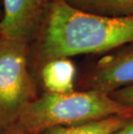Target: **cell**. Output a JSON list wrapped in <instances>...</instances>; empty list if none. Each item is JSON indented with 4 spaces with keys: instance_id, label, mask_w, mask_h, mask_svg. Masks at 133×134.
<instances>
[{
    "instance_id": "10",
    "label": "cell",
    "mask_w": 133,
    "mask_h": 134,
    "mask_svg": "<svg viewBox=\"0 0 133 134\" xmlns=\"http://www.w3.org/2000/svg\"><path fill=\"white\" fill-rule=\"evenodd\" d=\"M111 134H133V116L122 126Z\"/></svg>"
},
{
    "instance_id": "2",
    "label": "cell",
    "mask_w": 133,
    "mask_h": 134,
    "mask_svg": "<svg viewBox=\"0 0 133 134\" xmlns=\"http://www.w3.org/2000/svg\"><path fill=\"white\" fill-rule=\"evenodd\" d=\"M133 114V108L94 90L67 93L45 92L24 108L8 134H38L55 126L88 123L114 115Z\"/></svg>"
},
{
    "instance_id": "12",
    "label": "cell",
    "mask_w": 133,
    "mask_h": 134,
    "mask_svg": "<svg viewBox=\"0 0 133 134\" xmlns=\"http://www.w3.org/2000/svg\"><path fill=\"white\" fill-rule=\"evenodd\" d=\"M0 134H1V133H0Z\"/></svg>"
},
{
    "instance_id": "11",
    "label": "cell",
    "mask_w": 133,
    "mask_h": 134,
    "mask_svg": "<svg viewBox=\"0 0 133 134\" xmlns=\"http://www.w3.org/2000/svg\"><path fill=\"white\" fill-rule=\"evenodd\" d=\"M0 36H1V31H0Z\"/></svg>"
},
{
    "instance_id": "4",
    "label": "cell",
    "mask_w": 133,
    "mask_h": 134,
    "mask_svg": "<svg viewBox=\"0 0 133 134\" xmlns=\"http://www.w3.org/2000/svg\"><path fill=\"white\" fill-rule=\"evenodd\" d=\"M133 84V42L104 54L85 79L84 90L110 94Z\"/></svg>"
},
{
    "instance_id": "9",
    "label": "cell",
    "mask_w": 133,
    "mask_h": 134,
    "mask_svg": "<svg viewBox=\"0 0 133 134\" xmlns=\"http://www.w3.org/2000/svg\"><path fill=\"white\" fill-rule=\"evenodd\" d=\"M110 95L120 104L133 108V84L119 88L111 93Z\"/></svg>"
},
{
    "instance_id": "3",
    "label": "cell",
    "mask_w": 133,
    "mask_h": 134,
    "mask_svg": "<svg viewBox=\"0 0 133 134\" xmlns=\"http://www.w3.org/2000/svg\"><path fill=\"white\" fill-rule=\"evenodd\" d=\"M30 44L0 36V133L7 132L24 108L37 97L29 70Z\"/></svg>"
},
{
    "instance_id": "5",
    "label": "cell",
    "mask_w": 133,
    "mask_h": 134,
    "mask_svg": "<svg viewBox=\"0 0 133 134\" xmlns=\"http://www.w3.org/2000/svg\"><path fill=\"white\" fill-rule=\"evenodd\" d=\"M53 0H3L1 35L30 42L36 36Z\"/></svg>"
},
{
    "instance_id": "7",
    "label": "cell",
    "mask_w": 133,
    "mask_h": 134,
    "mask_svg": "<svg viewBox=\"0 0 133 134\" xmlns=\"http://www.w3.org/2000/svg\"><path fill=\"white\" fill-rule=\"evenodd\" d=\"M75 9L106 18L133 16V0H65Z\"/></svg>"
},
{
    "instance_id": "1",
    "label": "cell",
    "mask_w": 133,
    "mask_h": 134,
    "mask_svg": "<svg viewBox=\"0 0 133 134\" xmlns=\"http://www.w3.org/2000/svg\"><path fill=\"white\" fill-rule=\"evenodd\" d=\"M35 38L33 56L39 68L51 60L104 55L133 42V16L106 18L53 0Z\"/></svg>"
},
{
    "instance_id": "8",
    "label": "cell",
    "mask_w": 133,
    "mask_h": 134,
    "mask_svg": "<svg viewBox=\"0 0 133 134\" xmlns=\"http://www.w3.org/2000/svg\"><path fill=\"white\" fill-rule=\"evenodd\" d=\"M132 116L133 114L114 115L85 124L55 126L38 134H111Z\"/></svg>"
},
{
    "instance_id": "6",
    "label": "cell",
    "mask_w": 133,
    "mask_h": 134,
    "mask_svg": "<svg viewBox=\"0 0 133 134\" xmlns=\"http://www.w3.org/2000/svg\"><path fill=\"white\" fill-rule=\"evenodd\" d=\"M40 75L47 93H67L74 91L76 68L69 58L45 62L40 67Z\"/></svg>"
}]
</instances>
